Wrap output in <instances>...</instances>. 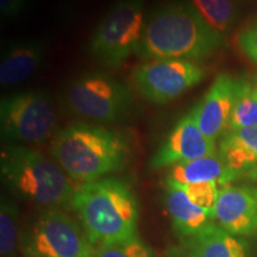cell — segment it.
I'll return each mask as SVG.
<instances>
[{"mask_svg":"<svg viewBox=\"0 0 257 257\" xmlns=\"http://www.w3.org/2000/svg\"><path fill=\"white\" fill-rule=\"evenodd\" d=\"M55 101L43 89L15 93L0 102V133L6 144H40L56 135Z\"/></svg>","mask_w":257,"mask_h":257,"instance_id":"cell-5","label":"cell"},{"mask_svg":"<svg viewBox=\"0 0 257 257\" xmlns=\"http://www.w3.org/2000/svg\"><path fill=\"white\" fill-rule=\"evenodd\" d=\"M72 208L79 214L92 244L137 237V198L123 180L105 178L80 185L75 189Z\"/></svg>","mask_w":257,"mask_h":257,"instance_id":"cell-3","label":"cell"},{"mask_svg":"<svg viewBox=\"0 0 257 257\" xmlns=\"http://www.w3.org/2000/svg\"><path fill=\"white\" fill-rule=\"evenodd\" d=\"M237 40L244 55L257 64V19L239 32Z\"/></svg>","mask_w":257,"mask_h":257,"instance_id":"cell-23","label":"cell"},{"mask_svg":"<svg viewBox=\"0 0 257 257\" xmlns=\"http://www.w3.org/2000/svg\"><path fill=\"white\" fill-rule=\"evenodd\" d=\"M25 0H0V11L3 17L14 18L23 11Z\"/></svg>","mask_w":257,"mask_h":257,"instance_id":"cell-24","label":"cell"},{"mask_svg":"<svg viewBox=\"0 0 257 257\" xmlns=\"http://www.w3.org/2000/svg\"><path fill=\"white\" fill-rule=\"evenodd\" d=\"M25 255L38 257H93L87 234L61 208H46L23 234Z\"/></svg>","mask_w":257,"mask_h":257,"instance_id":"cell-8","label":"cell"},{"mask_svg":"<svg viewBox=\"0 0 257 257\" xmlns=\"http://www.w3.org/2000/svg\"><path fill=\"white\" fill-rule=\"evenodd\" d=\"M218 154L237 178L257 168V127L227 131Z\"/></svg>","mask_w":257,"mask_h":257,"instance_id":"cell-17","label":"cell"},{"mask_svg":"<svg viewBox=\"0 0 257 257\" xmlns=\"http://www.w3.org/2000/svg\"><path fill=\"white\" fill-rule=\"evenodd\" d=\"M257 127V94L246 78L237 79L234 102L229 120V131Z\"/></svg>","mask_w":257,"mask_h":257,"instance_id":"cell-18","label":"cell"},{"mask_svg":"<svg viewBox=\"0 0 257 257\" xmlns=\"http://www.w3.org/2000/svg\"><path fill=\"white\" fill-rule=\"evenodd\" d=\"M243 176H245V178L248 179V180H250V181L256 182V184H257V168L252 169V170H250L249 173H246V174H245V175H243ZM255 191L257 192V189H256V188H255Z\"/></svg>","mask_w":257,"mask_h":257,"instance_id":"cell-25","label":"cell"},{"mask_svg":"<svg viewBox=\"0 0 257 257\" xmlns=\"http://www.w3.org/2000/svg\"><path fill=\"white\" fill-rule=\"evenodd\" d=\"M253 87H255V92H256V94H257V81H256L255 85H253Z\"/></svg>","mask_w":257,"mask_h":257,"instance_id":"cell-26","label":"cell"},{"mask_svg":"<svg viewBox=\"0 0 257 257\" xmlns=\"http://www.w3.org/2000/svg\"><path fill=\"white\" fill-rule=\"evenodd\" d=\"M46 57V48L40 41H23L11 44L2 54L0 82L5 87L19 85L36 74Z\"/></svg>","mask_w":257,"mask_h":257,"instance_id":"cell-13","label":"cell"},{"mask_svg":"<svg viewBox=\"0 0 257 257\" xmlns=\"http://www.w3.org/2000/svg\"><path fill=\"white\" fill-rule=\"evenodd\" d=\"M2 178L18 198L46 208L72 206L75 189L56 161L22 144L2 149Z\"/></svg>","mask_w":257,"mask_h":257,"instance_id":"cell-4","label":"cell"},{"mask_svg":"<svg viewBox=\"0 0 257 257\" xmlns=\"http://www.w3.org/2000/svg\"><path fill=\"white\" fill-rule=\"evenodd\" d=\"M214 220L233 236L257 232V193L244 186L221 188L214 207Z\"/></svg>","mask_w":257,"mask_h":257,"instance_id":"cell-11","label":"cell"},{"mask_svg":"<svg viewBox=\"0 0 257 257\" xmlns=\"http://www.w3.org/2000/svg\"><path fill=\"white\" fill-rule=\"evenodd\" d=\"M217 154L216 142L205 136L199 127L194 108L170 130L166 141L150 160V169H162Z\"/></svg>","mask_w":257,"mask_h":257,"instance_id":"cell-10","label":"cell"},{"mask_svg":"<svg viewBox=\"0 0 257 257\" xmlns=\"http://www.w3.org/2000/svg\"><path fill=\"white\" fill-rule=\"evenodd\" d=\"M253 189H255V188H253ZM256 193H257V192H256Z\"/></svg>","mask_w":257,"mask_h":257,"instance_id":"cell-28","label":"cell"},{"mask_svg":"<svg viewBox=\"0 0 257 257\" xmlns=\"http://www.w3.org/2000/svg\"><path fill=\"white\" fill-rule=\"evenodd\" d=\"M18 243V207L11 199L3 198L0 207V251L11 257Z\"/></svg>","mask_w":257,"mask_h":257,"instance_id":"cell-20","label":"cell"},{"mask_svg":"<svg viewBox=\"0 0 257 257\" xmlns=\"http://www.w3.org/2000/svg\"><path fill=\"white\" fill-rule=\"evenodd\" d=\"M49 153L74 181L87 184L123 169L130 148L123 135L87 123H75L59 130Z\"/></svg>","mask_w":257,"mask_h":257,"instance_id":"cell-2","label":"cell"},{"mask_svg":"<svg viewBox=\"0 0 257 257\" xmlns=\"http://www.w3.org/2000/svg\"><path fill=\"white\" fill-rule=\"evenodd\" d=\"M165 187L166 208L180 237L194 236L213 224L214 214L192 202L181 188L170 184H166Z\"/></svg>","mask_w":257,"mask_h":257,"instance_id":"cell-15","label":"cell"},{"mask_svg":"<svg viewBox=\"0 0 257 257\" xmlns=\"http://www.w3.org/2000/svg\"><path fill=\"white\" fill-rule=\"evenodd\" d=\"M205 69L189 60H154L133 72V82L140 94L156 105L167 104L199 85Z\"/></svg>","mask_w":257,"mask_h":257,"instance_id":"cell-9","label":"cell"},{"mask_svg":"<svg viewBox=\"0 0 257 257\" xmlns=\"http://www.w3.org/2000/svg\"><path fill=\"white\" fill-rule=\"evenodd\" d=\"M174 185V184H170ZM181 188L189 200L198 205L199 207L204 208L214 214V207L220 192V185L218 182H200V184H189V185H175Z\"/></svg>","mask_w":257,"mask_h":257,"instance_id":"cell-22","label":"cell"},{"mask_svg":"<svg viewBox=\"0 0 257 257\" xmlns=\"http://www.w3.org/2000/svg\"><path fill=\"white\" fill-rule=\"evenodd\" d=\"M181 249L182 257H248L246 244L217 224L185 238Z\"/></svg>","mask_w":257,"mask_h":257,"instance_id":"cell-14","label":"cell"},{"mask_svg":"<svg viewBox=\"0 0 257 257\" xmlns=\"http://www.w3.org/2000/svg\"><path fill=\"white\" fill-rule=\"evenodd\" d=\"M237 176L224 162L219 154L200 157L174 165L166 178V184L189 185L200 182H218L221 188L226 187Z\"/></svg>","mask_w":257,"mask_h":257,"instance_id":"cell-16","label":"cell"},{"mask_svg":"<svg viewBox=\"0 0 257 257\" xmlns=\"http://www.w3.org/2000/svg\"><path fill=\"white\" fill-rule=\"evenodd\" d=\"M93 257H154L153 250L138 237L119 242L100 244Z\"/></svg>","mask_w":257,"mask_h":257,"instance_id":"cell-21","label":"cell"},{"mask_svg":"<svg viewBox=\"0 0 257 257\" xmlns=\"http://www.w3.org/2000/svg\"><path fill=\"white\" fill-rule=\"evenodd\" d=\"M27 257H38V256H32V255H27Z\"/></svg>","mask_w":257,"mask_h":257,"instance_id":"cell-27","label":"cell"},{"mask_svg":"<svg viewBox=\"0 0 257 257\" xmlns=\"http://www.w3.org/2000/svg\"><path fill=\"white\" fill-rule=\"evenodd\" d=\"M224 46V37L205 22L189 0H167L150 12L136 55L197 62Z\"/></svg>","mask_w":257,"mask_h":257,"instance_id":"cell-1","label":"cell"},{"mask_svg":"<svg viewBox=\"0 0 257 257\" xmlns=\"http://www.w3.org/2000/svg\"><path fill=\"white\" fill-rule=\"evenodd\" d=\"M199 15L221 36H226L238 17L236 0H189Z\"/></svg>","mask_w":257,"mask_h":257,"instance_id":"cell-19","label":"cell"},{"mask_svg":"<svg viewBox=\"0 0 257 257\" xmlns=\"http://www.w3.org/2000/svg\"><path fill=\"white\" fill-rule=\"evenodd\" d=\"M133 93L124 83L100 73L85 74L67 89V104L74 113L95 123H114L133 107Z\"/></svg>","mask_w":257,"mask_h":257,"instance_id":"cell-7","label":"cell"},{"mask_svg":"<svg viewBox=\"0 0 257 257\" xmlns=\"http://www.w3.org/2000/svg\"><path fill=\"white\" fill-rule=\"evenodd\" d=\"M237 79L221 73L214 79L200 102L194 106L199 127L205 136L216 142L229 126L236 93Z\"/></svg>","mask_w":257,"mask_h":257,"instance_id":"cell-12","label":"cell"},{"mask_svg":"<svg viewBox=\"0 0 257 257\" xmlns=\"http://www.w3.org/2000/svg\"><path fill=\"white\" fill-rule=\"evenodd\" d=\"M146 0H118L96 27L89 50L99 64L108 69L123 66L137 53L144 28Z\"/></svg>","mask_w":257,"mask_h":257,"instance_id":"cell-6","label":"cell"}]
</instances>
